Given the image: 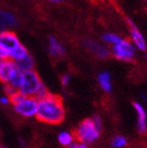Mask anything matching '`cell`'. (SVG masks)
Listing matches in <instances>:
<instances>
[{"label": "cell", "mask_w": 147, "mask_h": 148, "mask_svg": "<svg viewBox=\"0 0 147 148\" xmlns=\"http://www.w3.org/2000/svg\"><path fill=\"white\" fill-rule=\"evenodd\" d=\"M65 110L63 99L55 94H48L38 100V107L35 117L41 123L49 125H60L65 120Z\"/></svg>", "instance_id": "obj_1"}, {"label": "cell", "mask_w": 147, "mask_h": 148, "mask_svg": "<svg viewBox=\"0 0 147 148\" xmlns=\"http://www.w3.org/2000/svg\"><path fill=\"white\" fill-rule=\"evenodd\" d=\"M100 134H101V130L95 125L93 118L83 119L73 133L76 141L84 143L87 145L96 141L100 137Z\"/></svg>", "instance_id": "obj_2"}, {"label": "cell", "mask_w": 147, "mask_h": 148, "mask_svg": "<svg viewBox=\"0 0 147 148\" xmlns=\"http://www.w3.org/2000/svg\"><path fill=\"white\" fill-rule=\"evenodd\" d=\"M44 86L41 78L35 70L28 71L23 73V81H22L21 88L19 92L27 97H34L37 95V92L40 88Z\"/></svg>", "instance_id": "obj_3"}, {"label": "cell", "mask_w": 147, "mask_h": 148, "mask_svg": "<svg viewBox=\"0 0 147 148\" xmlns=\"http://www.w3.org/2000/svg\"><path fill=\"white\" fill-rule=\"evenodd\" d=\"M136 51L137 49L130 39L122 38L118 43L111 46L110 53L116 60L122 62H132L136 57Z\"/></svg>", "instance_id": "obj_4"}, {"label": "cell", "mask_w": 147, "mask_h": 148, "mask_svg": "<svg viewBox=\"0 0 147 148\" xmlns=\"http://www.w3.org/2000/svg\"><path fill=\"white\" fill-rule=\"evenodd\" d=\"M12 107L19 115L24 116V117H33L36 115L38 100L34 97L25 96L21 101L12 105Z\"/></svg>", "instance_id": "obj_5"}, {"label": "cell", "mask_w": 147, "mask_h": 148, "mask_svg": "<svg viewBox=\"0 0 147 148\" xmlns=\"http://www.w3.org/2000/svg\"><path fill=\"white\" fill-rule=\"evenodd\" d=\"M128 25L130 27V41L133 43L136 49L140 51H147V41L144 34L140 31L133 20L128 18Z\"/></svg>", "instance_id": "obj_6"}, {"label": "cell", "mask_w": 147, "mask_h": 148, "mask_svg": "<svg viewBox=\"0 0 147 148\" xmlns=\"http://www.w3.org/2000/svg\"><path fill=\"white\" fill-rule=\"evenodd\" d=\"M83 45L93 56L100 60H106L111 55L108 46L105 45L103 42L97 41L95 39H85L83 41Z\"/></svg>", "instance_id": "obj_7"}, {"label": "cell", "mask_w": 147, "mask_h": 148, "mask_svg": "<svg viewBox=\"0 0 147 148\" xmlns=\"http://www.w3.org/2000/svg\"><path fill=\"white\" fill-rule=\"evenodd\" d=\"M20 44H22L19 36L12 30H1L0 31V45L8 53L16 49Z\"/></svg>", "instance_id": "obj_8"}, {"label": "cell", "mask_w": 147, "mask_h": 148, "mask_svg": "<svg viewBox=\"0 0 147 148\" xmlns=\"http://www.w3.org/2000/svg\"><path fill=\"white\" fill-rule=\"evenodd\" d=\"M134 109L137 113V130L139 134L145 135L147 133V113L144 106L138 102L133 103Z\"/></svg>", "instance_id": "obj_9"}, {"label": "cell", "mask_w": 147, "mask_h": 148, "mask_svg": "<svg viewBox=\"0 0 147 148\" xmlns=\"http://www.w3.org/2000/svg\"><path fill=\"white\" fill-rule=\"evenodd\" d=\"M16 69L18 67H16V62L9 59L3 61L0 66V82H2L3 84H7Z\"/></svg>", "instance_id": "obj_10"}, {"label": "cell", "mask_w": 147, "mask_h": 148, "mask_svg": "<svg viewBox=\"0 0 147 148\" xmlns=\"http://www.w3.org/2000/svg\"><path fill=\"white\" fill-rule=\"evenodd\" d=\"M48 53L53 58L60 59L63 58L66 55V47L63 45V43L55 36L48 37Z\"/></svg>", "instance_id": "obj_11"}, {"label": "cell", "mask_w": 147, "mask_h": 148, "mask_svg": "<svg viewBox=\"0 0 147 148\" xmlns=\"http://www.w3.org/2000/svg\"><path fill=\"white\" fill-rule=\"evenodd\" d=\"M19 25V20L14 14L7 10H0V29L10 30Z\"/></svg>", "instance_id": "obj_12"}, {"label": "cell", "mask_w": 147, "mask_h": 148, "mask_svg": "<svg viewBox=\"0 0 147 148\" xmlns=\"http://www.w3.org/2000/svg\"><path fill=\"white\" fill-rule=\"evenodd\" d=\"M97 80L99 83L100 88L106 92H110L112 90V78L111 74L108 71H102L98 74Z\"/></svg>", "instance_id": "obj_13"}, {"label": "cell", "mask_w": 147, "mask_h": 148, "mask_svg": "<svg viewBox=\"0 0 147 148\" xmlns=\"http://www.w3.org/2000/svg\"><path fill=\"white\" fill-rule=\"evenodd\" d=\"M16 67H18V69L20 70L21 72H23V73H25V72L32 71V70H34L35 60H34V58H33L32 56L29 53V55L26 56L24 59H22L21 61L16 62Z\"/></svg>", "instance_id": "obj_14"}, {"label": "cell", "mask_w": 147, "mask_h": 148, "mask_svg": "<svg viewBox=\"0 0 147 148\" xmlns=\"http://www.w3.org/2000/svg\"><path fill=\"white\" fill-rule=\"evenodd\" d=\"M28 55H29V51H28L27 47L22 43L16 49H14V51H12L9 53L8 59L14 61V62H19V61H21L22 59H24Z\"/></svg>", "instance_id": "obj_15"}, {"label": "cell", "mask_w": 147, "mask_h": 148, "mask_svg": "<svg viewBox=\"0 0 147 148\" xmlns=\"http://www.w3.org/2000/svg\"><path fill=\"white\" fill-rule=\"evenodd\" d=\"M122 39V37L113 32H104L101 35V40L105 45H115Z\"/></svg>", "instance_id": "obj_16"}, {"label": "cell", "mask_w": 147, "mask_h": 148, "mask_svg": "<svg viewBox=\"0 0 147 148\" xmlns=\"http://www.w3.org/2000/svg\"><path fill=\"white\" fill-rule=\"evenodd\" d=\"M58 141L62 146L68 147L75 141V138H74V135L70 132H61L58 135Z\"/></svg>", "instance_id": "obj_17"}, {"label": "cell", "mask_w": 147, "mask_h": 148, "mask_svg": "<svg viewBox=\"0 0 147 148\" xmlns=\"http://www.w3.org/2000/svg\"><path fill=\"white\" fill-rule=\"evenodd\" d=\"M22 81H23V72H21L19 69L16 70L14 74H12V78L9 79L8 81V86H10L12 88H14V90H19L21 88Z\"/></svg>", "instance_id": "obj_18"}, {"label": "cell", "mask_w": 147, "mask_h": 148, "mask_svg": "<svg viewBox=\"0 0 147 148\" xmlns=\"http://www.w3.org/2000/svg\"><path fill=\"white\" fill-rule=\"evenodd\" d=\"M110 144L113 148H122L128 144V139L122 135H117V136L113 137Z\"/></svg>", "instance_id": "obj_19"}, {"label": "cell", "mask_w": 147, "mask_h": 148, "mask_svg": "<svg viewBox=\"0 0 147 148\" xmlns=\"http://www.w3.org/2000/svg\"><path fill=\"white\" fill-rule=\"evenodd\" d=\"M72 79V75L69 73H64L61 77V82H62L63 86H68L71 82Z\"/></svg>", "instance_id": "obj_20"}, {"label": "cell", "mask_w": 147, "mask_h": 148, "mask_svg": "<svg viewBox=\"0 0 147 148\" xmlns=\"http://www.w3.org/2000/svg\"><path fill=\"white\" fill-rule=\"evenodd\" d=\"M67 148H87V145L84 143H81V142H78V141L75 142L74 141L71 145L68 146Z\"/></svg>", "instance_id": "obj_21"}, {"label": "cell", "mask_w": 147, "mask_h": 148, "mask_svg": "<svg viewBox=\"0 0 147 148\" xmlns=\"http://www.w3.org/2000/svg\"><path fill=\"white\" fill-rule=\"evenodd\" d=\"M92 118H93V120H94L95 125L99 127L100 130H102V119H101V117H100L98 114H96V115H94Z\"/></svg>", "instance_id": "obj_22"}, {"label": "cell", "mask_w": 147, "mask_h": 148, "mask_svg": "<svg viewBox=\"0 0 147 148\" xmlns=\"http://www.w3.org/2000/svg\"><path fill=\"white\" fill-rule=\"evenodd\" d=\"M8 59V53L0 45V60H7Z\"/></svg>", "instance_id": "obj_23"}, {"label": "cell", "mask_w": 147, "mask_h": 148, "mask_svg": "<svg viewBox=\"0 0 147 148\" xmlns=\"http://www.w3.org/2000/svg\"><path fill=\"white\" fill-rule=\"evenodd\" d=\"M0 103L2 105H8L10 104V101H9V97H7L6 95L5 96H2V97H0Z\"/></svg>", "instance_id": "obj_24"}, {"label": "cell", "mask_w": 147, "mask_h": 148, "mask_svg": "<svg viewBox=\"0 0 147 148\" xmlns=\"http://www.w3.org/2000/svg\"><path fill=\"white\" fill-rule=\"evenodd\" d=\"M141 97H142V100L145 102V104L147 105V92H142L141 94Z\"/></svg>", "instance_id": "obj_25"}, {"label": "cell", "mask_w": 147, "mask_h": 148, "mask_svg": "<svg viewBox=\"0 0 147 148\" xmlns=\"http://www.w3.org/2000/svg\"><path fill=\"white\" fill-rule=\"evenodd\" d=\"M48 2L51 3H55V4H57V3H61L63 1V0H47Z\"/></svg>", "instance_id": "obj_26"}, {"label": "cell", "mask_w": 147, "mask_h": 148, "mask_svg": "<svg viewBox=\"0 0 147 148\" xmlns=\"http://www.w3.org/2000/svg\"><path fill=\"white\" fill-rule=\"evenodd\" d=\"M3 61H4V60H0V66H1V64H2Z\"/></svg>", "instance_id": "obj_27"}, {"label": "cell", "mask_w": 147, "mask_h": 148, "mask_svg": "<svg viewBox=\"0 0 147 148\" xmlns=\"http://www.w3.org/2000/svg\"><path fill=\"white\" fill-rule=\"evenodd\" d=\"M0 148H3V147H2V146H1V145H0Z\"/></svg>", "instance_id": "obj_28"}, {"label": "cell", "mask_w": 147, "mask_h": 148, "mask_svg": "<svg viewBox=\"0 0 147 148\" xmlns=\"http://www.w3.org/2000/svg\"><path fill=\"white\" fill-rule=\"evenodd\" d=\"M143 1H147V0H143Z\"/></svg>", "instance_id": "obj_29"}, {"label": "cell", "mask_w": 147, "mask_h": 148, "mask_svg": "<svg viewBox=\"0 0 147 148\" xmlns=\"http://www.w3.org/2000/svg\"><path fill=\"white\" fill-rule=\"evenodd\" d=\"M146 59H147V53H146Z\"/></svg>", "instance_id": "obj_30"}, {"label": "cell", "mask_w": 147, "mask_h": 148, "mask_svg": "<svg viewBox=\"0 0 147 148\" xmlns=\"http://www.w3.org/2000/svg\"><path fill=\"white\" fill-rule=\"evenodd\" d=\"M0 31H1V29H0Z\"/></svg>", "instance_id": "obj_31"}]
</instances>
